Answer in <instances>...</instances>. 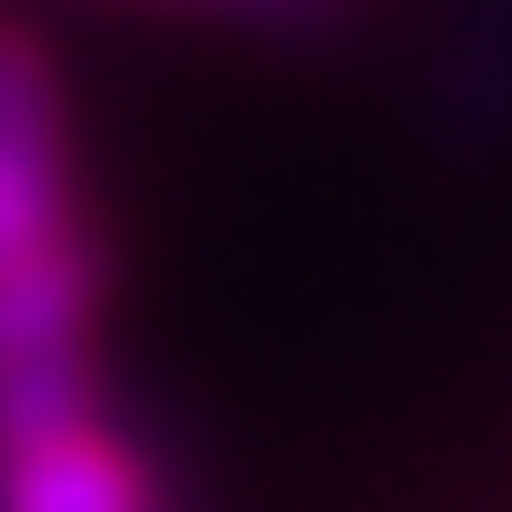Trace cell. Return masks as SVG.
I'll return each mask as SVG.
<instances>
[{"label":"cell","instance_id":"obj_1","mask_svg":"<svg viewBox=\"0 0 512 512\" xmlns=\"http://www.w3.org/2000/svg\"><path fill=\"white\" fill-rule=\"evenodd\" d=\"M110 247L64 64L0 19V421L101 394Z\"/></svg>","mask_w":512,"mask_h":512},{"label":"cell","instance_id":"obj_2","mask_svg":"<svg viewBox=\"0 0 512 512\" xmlns=\"http://www.w3.org/2000/svg\"><path fill=\"white\" fill-rule=\"evenodd\" d=\"M0 512H174V476L119 394H74L0 421Z\"/></svg>","mask_w":512,"mask_h":512},{"label":"cell","instance_id":"obj_3","mask_svg":"<svg viewBox=\"0 0 512 512\" xmlns=\"http://www.w3.org/2000/svg\"><path fill=\"white\" fill-rule=\"evenodd\" d=\"M165 10H266V0H165Z\"/></svg>","mask_w":512,"mask_h":512},{"label":"cell","instance_id":"obj_4","mask_svg":"<svg viewBox=\"0 0 512 512\" xmlns=\"http://www.w3.org/2000/svg\"><path fill=\"white\" fill-rule=\"evenodd\" d=\"M266 10H320V0H266Z\"/></svg>","mask_w":512,"mask_h":512}]
</instances>
